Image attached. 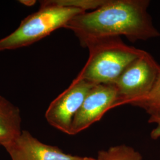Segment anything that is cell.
Returning a JSON list of instances; mask_svg holds the SVG:
<instances>
[{
  "label": "cell",
  "mask_w": 160,
  "mask_h": 160,
  "mask_svg": "<svg viewBox=\"0 0 160 160\" xmlns=\"http://www.w3.org/2000/svg\"><path fill=\"white\" fill-rule=\"evenodd\" d=\"M148 0H106L92 12L73 17L65 28L74 32L81 46L92 40L125 36L132 42L160 36L148 8Z\"/></svg>",
  "instance_id": "obj_1"
},
{
  "label": "cell",
  "mask_w": 160,
  "mask_h": 160,
  "mask_svg": "<svg viewBox=\"0 0 160 160\" xmlns=\"http://www.w3.org/2000/svg\"><path fill=\"white\" fill-rule=\"evenodd\" d=\"M89 57L76 77L94 84H113L126 67L145 51L125 43L120 37L90 41L83 46Z\"/></svg>",
  "instance_id": "obj_2"
},
{
  "label": "cell",
  "mask_w": 160,
  "mask_h": 160,
  "mask_svg": "<svg viewBox=\"0 0 160 160\" xmlns=\"http://www.w3.org/2000/svg\"><path fill=\"white\" fill-rule=\"evenodd\" d=\"M86 12L81 9L58 5L53 0L40 1L39 10L23 19L11 34L0 39V52L30 46L65 27L75 16Z\"/></svg>",
  "instance_id": "obj_3"
},
{
  "label": "cell",
  "mask_w": 160,
  "mask_h": 160,
  "mask_svg": "<svg viewBox=\"0 0 160 160\" xmlns=\"http://www.w3.org/2000/svg\"><path fill=\"white\" fill-rule=\"evenodd\" d=\"M160 65L149 53L145 51L130 63L116 79L117 99L113 109L146 96L154 84Z\"/></svg>",
  "instance_id": "obj_4"
},
{
  "label": "cell",
  "mask_w": 160,
  "mask_h": 160,
  "mask_svg": "<svg viewBox=\"0 0 160 160\" xmlns=\"http://www.w3.org/2000/svg\"><path fill=\"white\" fill-rule=\"evenodd\" d=\"M94 85L86 80L75 78L70 86L49 104L45 113L48 123L70 135L75 116Z\"/></svg>",
  "instance_id": "obj_5"
},
{
  "label": "cell",
  "mask_w": 160,
  "mask_h": 160,
  "mask_svg": "<svg viewBox=\"0 0 160 160\" xmlns=\"http://www.w3.org/2000/svg\"><path fill=\"white\" fill-rule=\"evenodd\" d=\"M117 99L114 84H98L92 87L72 121L70 135L83 131L100 120Z\"/></svg>",
  "instance_id": "obj_6"
},
{
  "label": "cell",
  "mask_w": 160,
  "mask_h": 160,
  "mask_svg": "<svg viewBox=\"0 0 160 160\" xmlns=\"http://www.w3.org/2000/svg\"><path fill=\"white\" fill-rule=\"evenodd\" d=\"M4 148L12 160H86V157L65 154L57 147L40 142L28 131H22Z\"/></svg>",
  "instance_id": "obj_7"
},
{
  "label": "cell",
  "mask_w": 160,
  "mask_h": 160,
  "mask_svg": "<svg viewBox=\"0 0 160 160\" xmlns=\"http://www.w3.org/2000/svg\"><path fill=\"white\" fill-rule=\"evenodd\" d=\"M20 110L0 95V146L5 147L21 133Z\"/></svg>",
  "instance_id": "obj_8"
},
{
  "label": "cell",
  "mask_w": 160,
  "mask_h": 160,
  "mask_svg": "<svg viewBox=\"0 0 160 160\" xmlns=\"http://www.w3.org/2000/svg\"><path fill=\"white\" fill-rule=\"evenodd\" d=\"M97 160H143L138 151L125 145L112 147L99 151Z\"/></svg>",
  "instance_id": "obj_9"
},
{
  "label": "cell",
  "mask_w": 160,
  "mask_h": 160,
  "mask_svg": "<svg viewBox=\"0 0 160 160\" xmlns=\"http://www.w3.org/2000/svg\"><path fill=\"white\" fill-rule=\"evenodd\" d=\"M131 105L142 108L148 113L160 110V70L151 90L148 94L131 104Z\"/></svg>",
  "instance_id": "obj_10"
},
{
  "label": "cell",
  "mask_w": 160,
  "mask_h": 160,
  "mask_svg": "<svg viewBox=\"0 0 160 160\" xmlns=\"http://www.w3.org/2000/svg\"><path fill=\"white\" fill-rule=\"evenodd\" d=\"M58 5L72 7L86 12L88 10H96L103 6L106 0H53Z\"/></svg>",
  "instance_id": "obj_11"
},
{
  "label": "cell",
  "mask_w": 160,
  "mask_h": 160,
  "mask_svg": "<svg viewBox=\"0 0 160 160\" xmlns=\"http://www.w3.org/2000/svg\"><path fill=\"white\" fill-rule=\"evenodd\" d=\"M149 114L150 115L149 123L156 125V127L151 131V137L154 139H158L160 138V110L154 111Z\"/></svg>",
  "instance_id": "obj_12"
},
{
  "label": "cell",
  "mask_w": 160,
  "mask_h": 160,
  "mask_svg": "<svg viewBox=\"0 0 160 160\" xmlns=\"http://www.w3.org/2000/svg\"><path fill=\"white\" fill-rule=\"evenodd\" d=\"M18 2L22 4H24V6H28V7L34 6V4L36 3V1L35 0H21V1H19Z\"/></svg>",
  "instance_id": "obj_13"
},
{
  "label": "cell",
  "mask_w": 160,
  "mask_h": 160,
  "mask_svg": "<svg viewBox=\"0 0 160 160\" xmlns=\"http://www.w3.org/2000/svg\"><path fill=\"white\" fill-rule=\"evenodd\" d=\"M97 160V159L93 158H90V157H86V160Z\"/></svg>",
  "instance_id": "obj_14"
}]
</instances>
